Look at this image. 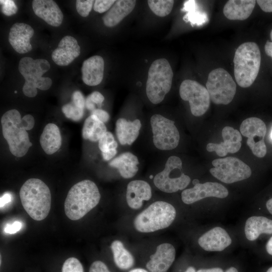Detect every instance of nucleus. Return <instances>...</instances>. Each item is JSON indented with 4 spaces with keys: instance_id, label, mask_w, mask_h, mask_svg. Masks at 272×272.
<instances>
[{
    "instance_id": "1",
    "label": "nucleus",
    "mask_w": 272,
    "mask_h": 272,
    "mask_svg": "<svg viewBox=\"0 0 272 272\" xmlns=\"http://www.w3.org/2000/svg\"><path fill=\"white\" fill-rule=\"evenodd\" d=\"M1 121L3 134L10 152L17 157L25 155L32 145L27 130H31L34 126L33 116L27 114L21 118L17 110L11 109L3 114Z\"/></svg>"
},
{
    "instance_id": "2",
    "label": "nucleus",
    "mask_w": 272,
    "mask_h": 272,
    "mask_svg": "<svg viewBox=\"0 0 272 272\" xmlns=\"http://www.w3.org/2000/svg\"><path fill=\"white\" fill-rule=\"evenodd\" d=\"M101 195L96 184L84 180L74 185L69 191L64 201V212L71 220H78L99 202Z\"/></svg>"
},
{
    "instance_id": "3",
    "label": "nucleus",
    "mask_w": 272,
    "mask_h": 272,
    "mask_svg": "<svg viewBox=\"0 0 272 272\" xmlns=\"http://www.w3.org/2000/svg\"><path fill=\"white\" fill-rule=\"evenodd\" d=\"M19 194L22 206L31 218L39 221L47 217L51 207V193L43 181L28 179L22 185Z\"/></svg>"
},
{
    "instance_id": "4",
    "label": "nucleus",
    "mask_w": 272,
    "mask_h": 272,
    "mask_svg": "<svg viewBox=\"0 0 272 272\" xmlns=\"http://www.w3.org/2000/svg\"><path fill=\"white\" fill-rule=\"evenodd\" d=\"M234 76L238 85L250 87L255 80L260 66L261 54L254 42L241 44L236 49L233 59Z\"/></svg>"
},
{
    "instance_id": "5",
    "label": "nucleus",
    "mask_w": 272,
    "mask_h": 272,
    "mask_svg": "<svg viewBox=\"0 0 272 272\" xmlns=\"http://www.w3.org/2000/svg\"><path fill=\"white\" fill-rule=\"evenodd\" d=\"M176 215V210L171 204L157 201L135 218L134 226L141 232H153L169 227L174 220Z\"/></svg>"
},
{
    "instance_id": "6",
    "label": "nucleus",
    "mask_w": 272,
    "mask_h": 272,
    "mask_svg": "<svg viewBox=\"0 0 272 272\" xmlns=\"http://www.w3.org/2000/svg\"><path fill=\"white\" fill-rule=\"evenodd\" d=\"M49 62L46 59H34L30 57L22 58L18 70L25 80L22 88L24 94L28 97H34L37 94V88L43 91L49 89L52 80L42 75L50 69Z\"/></svg>"
},
{
    "instance_id": "7",
    "label": "nucleus",
    "mask_w": 272,
    "mask_h": 272,
    "mask_svg": "<svg viewBox=\"0 0 272 272\" xmlns=\"http://www.w3.org/2000/svg\"><path fill=\"white\" fill-rule=\"evenodd\" d=\"M173 73L168 61L159 58L151 64L146 83V94L150 101L154 104L161 103L170 91Z\"/></svg>"
},
{
    "instance_id": "8",
    "label": "nucleus",
    "mask_w": 272,
    "mask_h": 272,
    "mask_svg": "<svg viewBox=\"0 0 272 272\" xmlns=\"http://www.w3.org/2000/svg\"><path fill=\"white\" fill-rule=\"evenodd\" d=\"M153 181L162 191L173 193L186 188L190 178L183 172L181 159L171 156L167 159L164 169L155 176Z\"/></svg>"
},
{
    "instance_id": "9",
    "label": "nucleus",
    "mask_w": 272,
    "mask_h": 272,
    "mask_svg": "<svg viewBox=\"0 0 272 272\" xmlns=\"http://www.w3.org/2000/svg\"><path fill=\"white\" fill-rule=\"evenodd\" d=\"M206 87L210 99L216 104H228L236 92V84L232 76L221 67L209 73Z\"/></svg>"
},
{
    "instance_id": "10",
    "label": "nucleus",
    "mask_w": 272,
    "mask_h": 272,
    "mask_svg": "<svg viewBox=\"0 0 272 272\" xmlns=\"http://www.w3.org/2000/svg\"><path fill=\"white\" fill-rule=\"evenodd\" d=\"M155 147L162 151L176 148L179 142L180 134L174 121L161 114H156L150 119Z\"/></svg>"
},
{
    "instance_id": "11",
    "label": "nucleus",
    "mask_w": 272,
    "mask_h": 272,
    "mask_svg": "<svg viewBox=\"0 0 272 272\" xmlns=\"http://www.w3.org/2000/svg\"><path fill=\"white\" fill-rule=\"evenodd\" d=\"M212 165L214 168L210 170L211 174L225 183L241 181L248 178L251 175L250 167L236 157L215 159Z\"/></svg>"
},
{
    "instance_id": "12",
    "label": "nucleus",
    "mask_w": 272,
    "mask_h": 272,
    "mask_svg": "<svg viewBox=\"0 0 272 272\" xmlns=\"http://www.w3.org/2000/svg\"><path fill=\"white\" fill-rule=\"evenodd\" d=\"M179 94L182 100L188 101L192 114L200 116L209 108L210 97L207 88L197 82L186 79L179 87Z\"/></svg>"
},
{
    "instance_id": "13",
    "label": "nucleus",
    "mask_w": 272,
    "mask_h": 272,
    "mask_svg": "<svg viewBox=\"0 0 272 272\" xmlns=\"http://www.w3.org/2000/svg\"><path fill=\"white\" fill-rule=\"evenodd\" d=\"M241 134L248 138L247 144L253 154L262 158L266 154L264 137L266 132L265 123L260 118L250 117L244 120L240 127Z\"/></svg>"
},
{
    "instance_id": "14",
    "label": "nucleus",
    "mask_w": 272,
    "mask_h": 272,
    "mask_svg": "<svg viewBox=\"0 0 272 272\" xmlns=\"http://www.w3.org/2000/svg\"><path fill=\"white\" fill-rule=\"evenodd\" d=\"M228 195L227 189L220 183L207 182L198 183L190 188L184 189L181 193V199L186 204H191L208 197L220 198Z\"/></svg>"
},
{
    "instance_id": "15",
    "label": "nucleus",
    "mask_w": 272,
    "mask_h": 272,
    "mask_svg": "<svg viewBox=\"0 0 272 272\" xmlns=\"http://www.w3.org/2000/svg\"><path fill=\"white\" fill-rule=\"evenodd\" d=\"M224 141L220 144L209 143L207 145L208 152H215L221 157L229 153L238 152L241 147L242 137L241 133L230 126H225L222 131Z\"/></svg>"
},
{
    "instance_id": "16",
    "label": "nucleus",
    "mask_w": 272,
    "mask_h": 272,
    "mask_svg": "<svg viewBox=\"0 0 272 272\" xmlns=\"http://www.w3.org/2000/svg\"><path fill=\"white\" fill-rule=\"evenodd\" d=\"M34 34L33 29L24 23H16L11 28L9 41L19 53H25L32 49L30 39Z\"/></svg>"
},
{
    "instance_id": "17",
    "label": "nucleus",
    "mask_w": 272,
    "mask_h": 272,
    "mask_svg": "<svg viewBox=\"0 0 272 272\" xmlns=\"http://www.w3.org/2000/svg\"><path fill=\"white\" fill-rule=\"evenodd\" d=\"M175 249L172 244H160L155 253L150 256L146 267L150 272H167L175 260Z\"/></svg>"
},
{
    "instance_id": "18",
    "label": "nucleus",
    "mask_w": 272,
    "mask_h": 272,
    "mask_svg": "<svg viewBox=\"0 0 272 272\" xmlns=\"http://www.w3.org/2000/svg\"><path fill=\"white\" fill-rule=\"evenodd\" d=\"M80 47L74 37L67 35L59 41L51 54L53 61L59 66H66L72 62L80 54Z\"/></svg>"
},
{
    "instance_id": "19",
    "label": "nucleus",
    "mask_w": 272,
    "mask_h": 272,
    "mask_svg": "<svg viewBox=\"0 0 272 272\" xmlns=\"http://www.w3.org/2000/svg\"><path fill=\"white\" fill-rule=\"evenodd\" d=\"M198 243L205 250L221 251L231 244L232 240L225 229L216 227L201 235Z\"/></svg>"
},
{
    "instance_id": "20",
    "label": "nucleus",
    "mask_w": 272,
    "mask_h": 272,
    "mask_svg": "<svg viewBox=\"0 0 272 272\" xmlns=\"http://www.w3.org/2000/svg\"><path fill=\"white\" fill-rule=\"evenodd\" d=\"M32 8L35 14L48 24L59 26L63 20L62 13L57 4L52 0H34Z\"/></svg>"
},
{
    "instance_id": "21",
    "label": "nucleus",
    "mask_w": 272,
    "mask_h": 272,
    "mask_svg": "<svg viewBox=\"0 0 272 272\" xmlns=\"http://www.w3.org/2000/svg\"><path fill=\"white\" fill-rule=\"evenodd\" d=\"M152 195L151 187L144 180H132L127 185L126 200L128 206L132 209H140L143 201L149 200Z\"/></svg>"
},
{
    "instance_id": "22",
    "label": "nucleus",
    "mask_w": 272,
    "mask_h": 272,
    "mask_svg": "<svg viewBox=\"0 0 272 272\" xmlns=\"http://www.w3.org/2000/svg\"><path fill=\"white\" fill-rule=\"evenodd\" d=\"M104 61L99 55H94L85 60L82 64V78L85 84L94 86L102 81L104 75Z\"/></svg>"
},
{
    "instance_id": "23",
    "label": "nucleus",
    "mask_w": 272,
    "mask_h": 272,
    "mask_svg": "<svg viewBox=\"0 0 272 272\" xmlns=\"http://www.w3.org/2000/svg\"><path fill=\"white\" fill-rule=\"evenodd\" d=\"M115 126L116 136L120 144L131 145L139 137L142 124L138 119L129 121L124 118H119Z\"/></svg>"
},
{
    "instance_id": "24",
    "label": "nucleus",
    "mask_w": 272,
    "mask_h": 272,
    "mask_svg": "<svg viewBox=\"0 0 272 272\" xmlns=\"http://www.w3.org/2000/svg\"><path fill=\"white\" fill-rule=\"evenodd\" d=\"M135 1H116L111 8L102 17L104 24L109 27L115 26L133 10Z\"/></svg>"
},
{
    "instance_id": "25",
    "label": "nucleus",
    "mask_w": 272,
    "mask_h": 272,
    "mask_svg": "<svg viewBox=\"0 0 272 272\" xmlns=\"http://www.w3.org/2000/svg\"><path fill=\"white\" fill-rule=\"evenodd\" d=\"M254 0H230L223 9L225 16L231 20H244L251 14L255 7Z\"/></svg>"
},
{
    "instance_id": "26",
    "label": "nucleus",
    "mask_w": 272,
    "mask_h": 272,
    "mask_svg": "<svg viewBox=\"0 0 272 272\" xmlns=\"http://www.w3.org/2000/svg\"><path fill=\"white\" fill-rule=\"evenodd\" d=\"M139 161L138 157L132 153H123L112 160L109 165L116 168L122 177L129 179L133 177L139 170Z\"/></svg>"
},
{
    "instance_id": "27",
    "label": "nucleus",
    "mask_w": 272,
    "mask_h": 272,
    "mask_svg": "<svg viewBox=\"0 0 272 272\" xmlns=\"http://www.w3.org/2000/svg\"><path fill=\"white\" fill-rule=\"evenodd\" d=\"M61 136L58 127L50 123L46 125L40 138L41 146L48 155L57 152L61 145Z\"/></svg>"
},
{
    "instance_id": "28",
    "label": "nucleus",
    "mask_w": 272,
    "mask_h": 272,
    "mask_svg": "<svg viewBox=\"0 0 272 272\" xmlns=\"http://www.w3.org/2000/svg\"><path fill=\"white\" fill-rule=\"evenodd\" d=\"M244 231L249 241L256 240L262 233L271 234L272 220L264 217H251L246 221Z\"/></svg>"
},
{
    "instance_id": "29",
    "label": "nucleus",
    "mask_w": 272,
    "mask_h": 272,
    "mask_svg": "<svg viewBox=\"0 0 272 272\" xmlns=\"http://www.w3.org/2000/svg\"><path fill=\"white\" fill-rule=\"evenodd\" d=\"M72 99L71 102L62 106V112L67 118L78 121L84 115L86 99L82 93L78 90L74 92Z\"/></svg>"
},
{
    "instance_id": "30",
    "label": "nucleus",
    "mask_w": 272,
    "mask_h": 272,
    "mask_svg": "<svg viewBox=\"0 0 272 272\" xmlns=\"http://www.w3.org/2000/svg\"><path fill=\"white\" fill-rule=\"evenodd\" d=\"M106 131L104 123L99 120L94 115L91 114L84 122L82 128V137L85 140L97 142Z\"/></svg>"
},
{
    "instance_id": "31",
    "label": "nucleus",
    "mask_w": 272,
    "mask_h": 272,
    "mask_svg": "<svg viewBox=\"0 0 272 272\" xmlns=\"http://www.w3.org/2000/svg\"><path fill=\"white\" fill-rule=\"evenodd\" d=\"M113 259L116 265L120 269L126 270L131 268L134 262L131 254L125 248L119 240H114L111 244Z\"/></svg>"
},
{
    "instance_id": "32",
    "label": "nucleus",
    "mask_w": 272,
    "mask_h": 272,
    "mask_svg": "<svg viewBox=\"0 0 272 272\" xmlns=\"http://www.w3.org/2000/svg\"><path fill=\"white\" fill-rule=\"evenodd\" d=\"M117 146L113 135L109 131H106L98 141L99 148L105 161L110 160L116 155Z\"/></svg>"
},
{
    "instance_id": "33",
    "label": "nucleus",
    "mask_w": 272,
    "mask_h": 272,
    "mask_svg": "<svg viewBox=\"0 0 272 272\" xmlns=\"http://www.w3.org/2000/svg\"><path fill=\"white\" fill-rule=\"evenodd\" d=\"M174 2L172 0H149L148 4L151 10L155 15L163 17L170 13Z\"/></svg>"
},
{
    "instance_id": "34",
    "label": "nucleus",
    "mask_w": 272,
    "mask_h": 272,
    "mask_svg": "<svg viewBox=\"0 0 272 272\" xmlns=\"http://www.w3.org/2000/svg\"><path fill=\"white\" fill-rule=\"evenodd\" d=\"M195 5V1H188L184 3L183 9L185 11L188 12L186 16L187 18L185 19H187L188 21H190L193 24L197 23L198 25H200L206 22L207 17L205 14H201L198 12H195L194 11Z\"/></svg>"
},
{
    "instance_id": "35",
    "label": "nucleus",
    "mask_w": 272,
    "mask_h": 272,
    "mask_svg": "<svg viewBox=\"0 0 272 272\" xmlns=\"http://www.w3.org/2000/svg\"><path fill=\"white\" fill-rule=\"evenodd\" d=\"M104 100L103 95L98 91L93 92L86 99L85 107L91 112L96 109V105L99 108Z\"/></svg>"
},
{
    "instance_id": "36",
    "label": "nucleus",
    "mask_w": 272,
    "mask_h": 272,
    "mask_svg": "<svg viewBox=\"0 0 272 272\" xmlns=\"http://www.w3.org/2000/svg\"><path fill=\"white\" fill-rule=\"evenodd\" d=\"M61 272H84L81 262L75 257H70L63 263Z\"/></svg>"
},
{
    "instance_id": "37",
    "label": "nucleus",
    "mask_w": 272,
    "mask_h": 272,
    "mask_svg": "<svg viewBox=\"0 0 272 272\" xmlns=\"http://www.w3.org/2000/svg\"><path fill=\"white\" fill-rule=\"evenodd\" d=\"M93 0H77L76 2V9L79 14L83 17H87L91 12L93 3Z\"/></svg>"
},
{
    "instance_id": "38",
    "label": "nucleus",
    "mask_w": 272,
    "mask_h": 272,
    "mask_svg": "<svg viewBox=\"0 0 272 272\" xmlns=\"http://www.w3.org/2000/svg\"><path fill=\"white\" fill-rule=\"evenodd\" d=\"M2 13L7 16H10L15 14L18 11V7L14 1L12 0H1Z\"/></svg>"
},
{
    "instance_id": "39",
    "label": "nucleus",
    "mask_w": 272,
    "mask_h": 272,
    "mask_svg": "<svg viewBox=\"0 0 272 272\" xmlns=\"http://www.w3.org/2000/svg\"><path fill=\"white\" fill-rule=\"evenodd\" d=\"M115 1L114 0H96L93 6L94 10L99 13L108 11Z\"/></svg>"
},
{
    "instance_id": "40",
    "label": "nucleus",
    "mask_w": 272,
    "mask_h": 272,
    "mask_svg": "<svg viewBox=\"0 0 272 272\" xmlns=\"http://www.w3.org/2000/svg\"><path fill=\"white\" fill-rule=\"evenodd\" d=\"M89 272H110L106 265L101 261L93 262L89 268Z\"/></svg>"
},
{
    "instance_id": "41",
    "label": "nucleus",
    "mask_w": 272,
    "mask_h": 272,
    "mask_svg": "<svg viewBox=\"0 0 272 272\" xmlns=\"http://www.w3.org/2000/svg\"><path fill=\"white\" fill-rule=\"evenodd\" d=\"M22 227V223L16 221L12 224H7L4 229L6 233L14 234L21 230Z\"/></svg>"
},
{
    "instance_id": "42",
    "label": "nucleus",
    "mask_w": 272,
    "mask_h": 272,
    "mask_svg": "<svg viewBox=\"0 0 272 272\" xmlns=\"http://www.w3.org/2000/svg\"><path fill=\"white\" fill-rule=\"evenodd\" d=\"M91 114L94 115L103 123L107 122L109 119V114L106 111L100 108H96L91 112Z\"/></svg>"
},
{
    "instance_id": "43",
    "label": "nucleus",
    "mask_w": 272,
    "mask_h": 272,
    "mask_svg": "<svg viewBox=\"0 0 272 272\" xmlns=\"http://www.w3.org/2000/svg\"><path fill=\"white\" fill-rule=\"evenodd\" d=\"M256 2L263 11L272 12V0H258Z\"/></svg>"
},
{
    "instance_id": "44",
    "label": "nucleus",
    "mask_w": 272,
    "mask_h": 272,
    "mask_svg": "<svg viewBox=\"0 0 272 272\" xmlns=\"http://www.w3.org/2000/svg\"><path fill=\"white\" fill-rule=\"evenodd\" d=\"M12 195L10 192H5L0 198L1 208L10 202L12 200Z\"/></svg>"
},
{
    "instance_id": "45",
    "label": "nucleus",
    "mask_w": 272,
    "mask_h": 272,
    "mask_svg": "<svg viewBox=\"0 0 272 272\" xmlns=\"http://www.w3.org/2000/svg\"><path fill=\"white\" fill-rule=\"evenodd\" d=\"M266 54L272 58V42L267 41L264 46Z\"/></svg>"
},
{
    "instance_id": "46",
    "label": "nucleus",
    "mask_w": 272,
    "mask_h": 272,
    "mask_svg": "<svg viewBox=\"0 0 272 272\" xmlns=\"http://www.w3.org/2000/svg\"><path fill=\"white\" fill-rule=\"evenodd\" d=\"M196 272H224V271L220 267H213L210 268L199 269Z\"/></svg>"
},
{
    "instance_id": "47",
    "label": "nucleus",
    "mask_w": 272,
    "mask_h": 272,
    "mask_svg": "<svg viewBox=\"0 0 272 272\" xmlns=\"http://www.w3.org/2000/svg\"><path fill=\"white\" fill-rule=\"evenodd\" d=\"M266 250L269 254L272 255V237L268 240L266 244Z\"/></svg>"
},
{
    "instance_id": "48",
    "label": "nucleus",
    "mask_w": 272,
    "mask_h": 272,
    "mask_svg": "<svg viewBox=\"0 0 272 272\" xmlns=\"http://www.w3.org/2000/svg\"><path fill=\"white\" fill-rule=\"evenodd\" d=\"M266 207L269 213L272 215V198L267 201Z\"/></svg>"
},
{
    "instance_id": "49",
    "label": "nucleus",
    "mask_w": 272,
    "mask_h": 272,
    "mask_svg": "<svg viewBox=\"0 0 272 272\" xmlns=\"http://www.w3.org/2000/svg\"><path fill=\"white\" fill-rule=\"evenodd\" d=\"M128 272H149L146 269L142 268H136L129 270Z\"/></svg>"
},
{
    "instance_id": "50",
    "label": "nucleus",
    "mask_w": 272,
    "mask_h": 272,
    "mask_svg": "<svg viewBox=\"0 0 272 272\" xmlns=\"http://www.w3.org/2000/svg\"><path fill=\"white\" fill-rule=\"evenodd\" d=\"M225 272H238V271L235 267L232 266L228 268Z\"/></svg>"
},
{
    "instance_id": "51",
    "label": "nucleus",
    "mask_w": 272,
    "mask_h": 272,
    "mask_svg": "<svg viewBox=\"0 0 272 272\" xmlns=\"http://www.w3.org/2000/svg\"><path fill=\"white\" fill-rule=\"evenodd\" d=\"M185 272H196V271L193 266H189L186 269Z\"/></svg>"
},
{
    "instance_id": "52",
    "label": "nucleus",
    "mask_w": 272,
    "mask_h": 272,
    "mask_svg": "<svg viewBox=\"0 0 272 272\" xmlns=\"http://www.w3.org/2000/svg\"><path fill=\"white\" fill-rule=\"evenodd\" d=\"M193 184L195 185L198 183H199V181L198 180H196V179H195L193 181Z\"/></svg>"
},
{
    "instance_id": "53",
    "label": "nucleus",
    "mask_w": 272,
    "mask_h": 272,
    "mask_svg": "<svg viewBox=\"0 0 272 272\" xmlns=\"http://www.w3.org/2000/svg\"><path fill=\"white\" fill-rule=\"evenodd\" d=\"M266 272H272V266L269 267Z\"/></svg>"
},
{
    "instance_id": "54",
    "label": "nucleus",
    "mask_w": 272,
    "mask_h": 272,
    "mask_svg": "<svg viewBox=\"0 0 272 272\" xmlns=\"http://www.w3.org/2000/svg\"><path fill=\"white\" fill-rule=\"evenodd\" d=\"M270 38H271V40L272 41V29L270 31Z\"/></svg>"
},
{
    "instance_id": "55",
    "label": "nucleus",
    "mask_w": 272,
    "mask_h": 272,
    "mask_svg": "<svg viewBox=\"0 0 272 272\" xmlns=\"http://www.w3.org/2000/svg\"><path fill=\"white\" fill-rule=\"evenodd\" d=\"M270 138L272 140V130H271V133H270Z\"/></svg>"
},
{
    "instance_id": "56",
    "label": "nucleus",
    "mask_w": 272,
    "mask_h": 272,
    "mask_svg": "<svg viewBox=\"0 0 272 272\" xmlns=\"http://www.w3.org/2000/svg\"><path fill=\"white\" fill-rule=\"evenodd\" d=\"M15 93H17V91H15Z\"/></svg>"
}]
</instances>
